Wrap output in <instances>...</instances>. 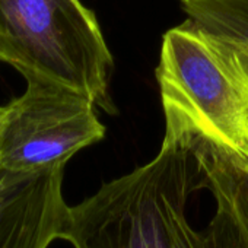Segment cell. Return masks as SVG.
Instances as JSON below:
<instances>
[{
  "label": "cell",
  "mask_w": 248,
  "mask_h": 248,
  "mask_svg": "<svg viewBox=\"0 0 248 248\" xmlns=\"http://www.w3.org/2000/svg\"><path fill=\"white\" fill-rule=\"evenodd\" d=\"M202 188L194 133L165 115L156 156L70 207L62 239L75 248H216L210 232L196 231L186 213Z\"/></svg>",
  "instance_id": "obj_1"
},
{
  "label": "cell",
  "mask_w": 248,
  "mask_h": 248,
  "mask_svg": "<svg viewBox=\"0 0 248 248\" xmlns=\"http://www.w3.org/2000/svg\"><path fill=\"white\" fill-rule=\"evenodd\" d=\"M0 62L117 111L108 91L112 56L95 14L80 0H0Z\"/></svg>",
  "instance_id": "obj_2"
},
{
  "label": "cell",
  "mask_w": 248,
  "mask_h": 248,
  "mask_svg": "<svg viewBox=\"0 0 248 248\" xmlns=\"http://www.w3.org/2000/svg\"><path fill=\"white\" fill-rule=\"evenodd\" d=\"M156 79L167 117L248 165V93L187 21L164 35Z\"/></svg>",
  "instance_id": "obj_3"
},
{
  "label": "cell",
  "mask_w": 248,
  "mask_h": 248,
  "mask_svg": "<svg viewBox=\"0 0 248 248\" xmlns=\"http://www.w3.org/2000/svg\"><path fill=\"white\" fill-rule=\"evenodd\" d=\"M22 76L25 92L3 107L2 171L37 172L66 167L79 151L105 136L89 96L38 75Z\"/></svg>",
  "instance_id": "obj_4"
},
{
  "label": "cell",
  "mask_w": 248,
  "mask_h": 248,
  "mask_svg": "<svg viewBox=\"0 0 248 248\" xmlns=\"http://www.w3.org/2000/svg\"><path fill=\"white\" fill-rule=\"evenodd\" d=\"M64 167L37 172L0 170V248H48L69 220Z\"/></svg>",
  "instance_id": "obj_5"
},
{
  "label": "cell",
  "mask_w": 248,
  "mask_h": 248,
  "mask_svg": "<svg viewBox=\"0 0 248 248\" xmlns=\"http://www.w3.org/2000/svg\"><path fill=\"white\" fill-rule=\"evenodd\" d=\"M194 145L204 188L216 202V212L207 228L216 248H248V165L197 133Z\"/></svg>",
  "instance_id": "obj_6"
},
{
  "label": "cell",
  "mask_w": 248,
  "mask_h": 248,
  "mask_svg": "<svg viewBox=\"0 0 248 248\" xmlns=\"http://www.w3.org/2000/svg\"><path fill=\"white\" fill-rule=\"evenodd\" d=\"M187 22L213 46L248 93V0H180Z\"/></svg>",
  "instance_id": "obj_7"
},
{
  "label": "cell",
  "mask_w": 248,
  "mask_h": 248,
  "mask_svg": "<svg viewBox=\"0 0 248 248\" xmlns=\"http://www.w3.org/2000/svg\"><path fill=\"white\" fill-rule=\"evenodd\" d=\"M3 121H5V112H3V107H0V130H2Z\"/></svg>",
  "instance_id": "obj_8"
}]
</instances>
